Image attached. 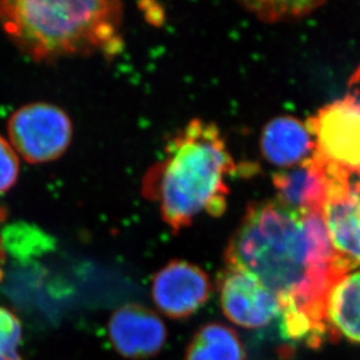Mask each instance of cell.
Masks as SVG:
<instances>
[{"label":"cell","instance_id":"obj_1","mask_svg":"<svg viewBox=\"0 0 360 360\" xmlns=\"http://www.w3.org/2000/svg\"><path fill=\"white\" fill-rule=\"evenodd\" d=\"M226 266L255 276L276 296L282 336L320 347L333 336L328 301L352 269L333 248L322 212L267 200L252 205L232 236Z\"/></svg>","mask_w":360,"mask_h":360},{"label":"cell","instance_id":"obj_11","mask_svg":"<svg viewBox=\"0 0 360 360\" xmlns=\"http://www.w3.org/2000/svg\"><path fill=\"white\" fill-rule=\"evenodd\" d=\"M260 148L266 160L285 169L311 157L315 143L307 124L295 117L280 116L262 129Z\"/></svg>","mask_w":360,"mask_h":360},{"label":"cell","instance_id":"obj_9","mask_svg":"<svg viewBox=\"0 0 360 360\" xmlns=\"http://www.w3.org/2000/svg\"><path fill=\"white\" fill-rule=\"evenodd\" d=\"M109 337L122 357L147 359L157 356L166 343L167 330L160 317L141 304H126L112 314Z\"/></svg>","mask_w":360,"mask_h":360},{"label":"cell","instance_id":"obj_2","mask_svg":"<svg viewBox=\"0 0 360 360\" xmlns=\"http://www.w3.org/2000/svg\"><path fill=\"white\" fill-rule=\"evenodd\" d=\"M236 165L214 122L191 120L168 143L166 158L147 174L145 191L157 200L173 231L200 214L221 216L228 204V177Z\"/></svg>","mask_w":360,"mask_h":360},{"label":"cell","instance_id":"obj_7","mask_svg":"<svg viewBox=\"0 0 360 360\" xmlns=\"http://www.w3.org/2000/svg\"><path fill=\"white\" fill-rule=\"evenodd\" d=\"M211 282L198 266L184 260H173L154 276L152 297L158 309L175 320L187 319L207 303Z\"/></svg>","mask_w":360,"mask_h":360},{"label":"cell","instance_id":"obj_8","mask_svg":"<svg viewBox=\"0 0 360 360\" xmlns=\"http://www.w3.org/2000/svg\"><path fill=\"white\" fill-rule=\"evenodd\" d=\"M330 182L322 217L337 255L354 271L360 266V224L350 174L330 163Z\"/></svg>","mask_w":360,"mask_h":360},{"label":"cell","instance_id":"obj_12","mask_svg":"<svg viewBox=\"0 0 360 360\" xmlns=\"http://www.w3.org/2000/svg\"><path fill=\"white\" fill-rule=\"evenodd\" d=\"M328 322L333 336L360 344V271H351L337 282L328 301Z\"/></svg>","mask_w":360,"mask_h":360},{"label":"cell","instance_id":"obj_14","mask_svg":"<svg viewBox=\"0 0 360 360\" xmlns=\"http://www.w3.org/2000/svg\"><path fill=\"white\" fill-rule=\"evenodd\" d=\"M244 5L260 19L280 21L304 17L322 4L315 1H248Z\"/></svg>","mask_w":360,"mask_h":360},{"label":"cell","instance_id":"obj_13","mask_svg":"<svg viewBox=\"0 0 360 360\" xmlns=\"http://www.w3.org/2000/svg\"><path fill=\"white\" fill-rule=\"evenodd\" d=\"M245 359V347L235 330L221 323H210L196 333L184 360Z\"/></svg>","mask_w":360,"mask_h":360},{"label":"cell","instance_id":"obj_17","mask_svg":"<svg viewBox=\"0 0 360 360\" xmlns=\"http://www.w3.org/2000/svg\"><path fill=\"white\" fill-rule=\"evenodd\" d=\"M352 191H354V209H356V214H357L360 224V182L354 184Z\"/></svg>","mask_w":360,"mask_h":360},{"label":"cell","instance_id":"obj_16","mask_svg":"<svg viewBox=\"0 0 360 360\" xmlns=\"http://www.w3.org/2000/svg\"><path fill=\"white\" fill-rule=\"evenodd\" d=\"M20 174V158L8 140L0 136V195L17 184Z\"/></svg>","mask_w":360,"mask_h":360},{"label":"cell","instance_id":"obj_15","mask_svg":"<svg viewBox=\"0 0 360 360\" xmlns=\"http://www.w3.org/2000/svg\"><path fill=\"white\" fill-rule=\"evenodd\" d=\"M21 338L20 320L10 309L0 307V360H22L19 352Z\"/></svg>","mask_w":360,"mask_h":360},{"label":"cell","instance_id":"obj_6","mask_svg":"<svg viewBox=\"0 0 360 360\" xmlns=\"http://www.w3.org/2000/svg\"><path fill=\"white\" fill-rule=\"evenodd\" d=\"M217 285L223 313L237 326L264 328L281 314L276 296L244 271L226 266L218 276Z\"/></svg>","mask_w":360,"mask_h":360},{"label":"cell","instance_id":"obj_3","mask_svg":"<svg viewBox=\"0 0 360 360\" xmlns=\"http://www.w3.org/2000/svg\"><path fill=\"white\" fill-rule=\"evenodd\" d=\"M120 1L0 0V25L34 61L103 53L122 48Z\"/></svg>","mask_w":360,"mask_h":360},{"label":"cell","instance_id":"obj_5","mask_svg":"<svg viewBox=\"0 0 360 360\" xmlns=\"http://www.w3.org/2000/svg\"><path fill=\"white\" fill-rule=\"evenodd\" d=\"M315 152L347 173L360 174V99L354 96L326 104L306 122Z\"/></svg>","mask_w":360,"mask_h":360},{"label":"cell","instance_id":"obj_4","mask_svg":"<svg viewBox=\"0 0 360 360\" xmlns=\"http://www.w3.org/2000/svg\"><path fill=\"white\" fill-rule=\"evenodd\" d=\"M8 141L20 159L32 165L53 162L68 150L74 125L68 113L47 102L15 110L7 122Z\"/></svg>","mask_w":360,"mask_h":360},{"label":"cell","instance_id":"obj_10","mask_svg":"<svg viewBox=\"0 0 360 360\" xmlns=\"http://www.w3.org/2000/svg\"><path fill=\"white\" fill-rule=\"evenodd\" d=\"M329 182V162L315 150L307 160L273 175L276 200L300 212H322Z\"/></svg>","mask_w":360,"mask_h":360}]
</instances>
